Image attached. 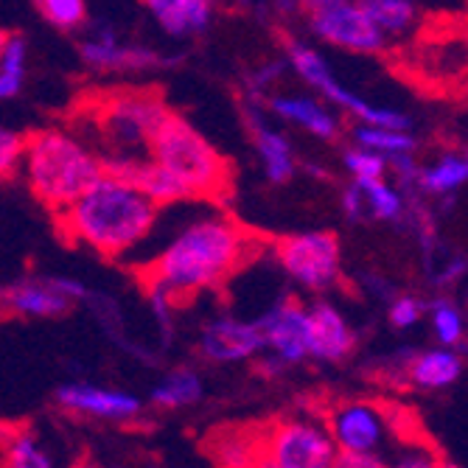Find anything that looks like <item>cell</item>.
Instances as JSON below:
<instances>
[{"mask_svg":"<svg viewBox=\"0 0 468 468\" xmlns=\"http://www.w3.org/2000/svg\"><path fill=\"white\" fill-rule=\"evenodd\" d=\"M267 244H272V236L225 214L188 228L160 259L135 264L130 272L157 309H163V303L186 306L205 289L219 292L233 275L259 259Z\"/></svg>","mask_w":468,"mask_h":468,"instance_id":"1","label":"cell"},{"mask_svg":"<svg viewBox=\"0 0 468 468\" xmlns=\"http://www.w3.org/2000/svg\"><path fill=\"white\" fill-rule=\"evenodd\" d=\"M157 210L160 202L146 191L104 175L96 188L54 214V228L65 244H88L101 259H118L152 230Z\"/></svg>","mask_w":468,"mask_h":468,"instance_id":"2","label":"cell"},{"mask_svg":"<svg viewBox=\"0 0 468 468\" xmlns=\"http://www.w3.org/2000/svg\"><path fill=\"white\" fill-rule=\"evenodd\" d=\"M172 112L163 99V88H99L84 90L65 112L73 133L93 138L99 157H141L157 126Z\"/></svg>","mask_w":468,"mask_h":468,"instance_id":"3","label":"cell"},{"mask_svg":"<svg viewBox=\"0 0 468 468\" xmlns=\"http://www.w3.org/2000/svg\"><path fill=\"white\" fill-rule=\"evenodd\" d=\"M399 79L435 99L460 101L468 76V15H432L407 48L390 57Z\"/></svg>","mask_w":468,"mask_h":468,"instance_id":"4","label":"cell"},{"mask_svg":"<svg viewBox=\"0 0 468 468\" xmlns=\"http://www.w3.org/2000/svg\"><path fill=\"white\" fill-rule=\"evenodd\" d=\"M26 175L34 199L54 217L104 180V165L99 154L84 149L70 135L34 130L28 133Z\"/></svg>","mask_w":468,"mask_h":468,"instance_id":"5","label":"cell"},{"mask_svg":"<svg viewBox=\"0 0 468 468\" xmlns=\"http://www.w3.org/2000/svg\"><path fill=\"white\" fill-rule=\"evenodd\" d=\"M149 157L168 168L177 180H183L194 199L228 205L236 194L233 160L219 154L177 112H168L165 121L157 126L149 144Z\"/></svg>","mask_w":468,"mask_h":468,"instance_id":"6","label":"cell"},{"mask_svg":"<svg viewBox=\"0 0 468 468\" xmlns=\"http://www.w3.org/2000/svg\"><path fill=\"white\" fill-rule=\"evenodd\" d=\"M334 443L309 423L286 415L264 418L261 465L267 468H328L334 465Z\"/></svg>","mask_w":468,"mask_h":468,"instance_id":"7","label":"cell"},{"mask_svg":"<svg viewBox=\"0 0 468 468\" xmlns=\"http://www.w3.org/2000/svg\"><path fill=\"white\" fill-rule=\"evenodd\" d=\"M312 412L323 418L339 449L373 452L390 432L385 399H323Z\"/></svg>","mask_w":468,"mask_h":468,"instance_id":"8","label":"cell"},{"mask_svg":"<svg viewBox=\"0 0 468 468\" xmlns=\"http://www.w3.org/2000/svg\"><path fill=\"white\" fill-rule=\"evenodd\" d=\"M272 252L286 272L312 289H328L339 281V241L328 230L272 236Z\"/></svg>","mask_w":468,"mask_h":468,"instance_id":"9","label":"cell"},{"mask_svg":"<svg viewBox=\"0 0 468 468\" xmlns=\"http://www.w3.org/2000/svg\"><path fill=\"white\" fill-rule=\"evenodd\" d=\"M286 48L292 51V62H294L297 70L303 73V79H309V84L320 88V90H323L328 99H334L336 104H343L348 112H354V115L370 121L373 126H388V130H404V126L410 123V121H407L404 115H399V112H390V110H373V107H367L365 101H359L356 96L346 93V90L334 81V76L328 73L325 62H323L314 51L303 48L301 42L286 39Z\"/></svg>","mask_w":468,"mask_h":468,"instance_id":"10","label":"cell"},{"mask_svg":"<svg viewBox=\"0 0 468 468\" xmlns=\"http://www.w3.org/2000/svg\"><path fill=\"white\" fill-rule=\"evenodd\" d=\"M312 26L323 39L334 42V46L351 48V51L370 54L385 46V42H381V26L365 12V6H351L348 0L314 15Z\"/></svg>","mask_w":468,"mask_h":468,"instance_id":"11","label":"cell"},{"mask_svg":"<svg viewBox=\"0 0 468 468\" xmlns=\"http://www.w3.org/2000/svg\"><path fill=\"white\" fill-rule=\"evenodd\" d=\"M264 418L230 420L214 427L199 443V449L217 465H261Z\"/></svg>","mask_w":468,"mask_h":468,"instance_id":"12","label":"cell"},{"mask_svg":"<svg viewBox=\"0 0 468 468\" xmlns=\"http://www.w3.org/2000/svg\"><path fill=\"white\" fill-rule=\"evenodd\" d=\"M259 325L267 336V343L283 359L297 362L309 351V312L301 306V301H297L294 294H289Z\"/></svg>","mask_w":468,"mask_h":468,"instance_id":"13","label":"cell"},{"mask_svg":"<svg viewBox=\"0 0 468 468\" xmlns=\"http://www.w3.org/2000/svg\"><path fill=\"white\" fill-rule=\"evenodd\" d=\"M76 297L65 292L57 281L48 286L39 283H17L4 292V312L6 317L23 314V317H62L73 309Z\"/></svg>","mask_w":468,"mask_h":468,"instance_id":"14","label":"cell"},{"mask_svg":"<svg viewBox=\"0 0 468 468\" xmlns=\"http://www.w3.org/2000/svg\"><path fill=\"white\" fill-rule=\"evenodd\" d=\"M267 343V336L261 331V325H247V323H230V320H222V323H214L205 336H202V351L210 356V359H219V362H228V359H244L250 356L255 348H261Z\"/></svg>","mask_w":468,"mask_h":468,"instance_id":"15","label":"cell"},{"mask_svg":"<svg viewBox=\"0 0 468 468\" xmlns=\"http://www.w3.org/2000/svg\"><path fill=\"white\" fill-rule=\"evenodd\" d=\"M356 346V336L348 331L331 306L317 303L309 312V351L320 359H346Z\"/></svg>","mask_w":468,"mask_h":468,"instance_id":"16","label":"cell"},{"mask_svg":"<svg viewBox=\"0 0 468 468\" xmlns=\"http://www.w3.org/2000/svg\"><path fill=\"white\" fill-rule=\"evenodd\" d=\"M59 404L68 410L79 412H90V415H104V418H126L138 412V401L121 393H107L96 388H84V385H70L57 393Z\"/></svg>","mask_w":468,"mask_h":468,"instance_id":"17","label":"cell"},{"mask_svg":"<svg viewBox=\"0 0 468 468\" xmlns=\"http://www.w3.org/2000/svg\"><path fill=\"white\" fill-rule=\"evenodd\" d=\"M144 4L168 34L199 31L210 17V0H144Z\"/></svg>","mask_w":468,"mask_h":468,"instance_id":"18","label":"cell"},{"mask_svg":"<svg viewBox=\"0 0 468 468\" xmlns=\"http://www.w3.org/2000/svg\"><path fill=\"white\" fill-rule=\"evenodd\" d=\"M460 376V359L449 351H432L412 359L410 378L420 388H446Z\"/></svg>","mask_w":468,"mask_h":468,"instance_id":"19","label":"cell"},{"mask_svg":"<svg viewBox=\"0 0 468 468\" xmlns=\"http://www.w3.org/2000/svg\"><path fill=\"white\" fill-rule=\"evenodd\" d=\"M4 465H17V468L48 465V457H42L34 441V432L26 423H17V432H15V423H4Z\"/></svg>","mask_w":468,"mask_h":468,"instance_id":"20","label":"cell"},{"mask_svg":"<svg viewBox=\"0 0 468 468\" xmlns=\"http://www.w3.org/2000/svg\"><path fill=\"white\" fill-rule=\"evenodd\" d=\"M0 51H4V62H0V96L12 99V96H17L20 84H23L26 42L17 31H4V37H0Z\"/></svg>","mask_w":468,"mask_h":468,"instance_id":"21","label":"cell"},{"mask_svg":"<svg viewBox=\"0 0 468 468\" xmlns=\"http://www.w3.org/2000/svg\"><path fill=\"white\" fill-rule=\"evenodd\" d=\"M81 54L90 65L96 68H110V70H121V68H146L154 62L152 54L146 51H133V48H115L110 39L104 42H90V46H81Z\"/></svg>","mask_w":468,"mask_h":468,"instance_id":"22","label":"cell"},{"mask_svg":"<svg viewBox=\"0 0 468 468\" xmlns=\"http://www.w3.org/2000/svg\"><path fill=\"white\" fill-rule=\"evenodd\" d=\"M275 110L297 123L309 126V130L320 138H336V126L331 121V115H325L314 101H306V99H278L275 101Z\"/></svg>","mask_w":468,"mask_h":468,"instance_id":"23","label":"cell"},{"mask_svg":"<svg viewBox=\"0 0 468 468\" xmlns=\"http://www.w3.org/2000/svg\"><path fill=\"white\" fill-rule=\"evenodd\" d=\"M199 378L191 373H175L172 378H165L163 385L154 390L152 401L157 407H183L199 399Z\"/></svg>","mask_w":468,"mask_h":468,"instance_id":"24","label":"cell"},{"mask_svg":"<svg viewBox=\"0 0 468 468\" xmlns=\"http://www.w3.org/2000/svg\"><path fill=\"white\" fill-rule=\"evenodd\" d=\"M255 138H259V149L267 160V175L275 183H283L292 175V160H289V146L283 138L267 133V130H255Z\"/></svg>","mask_w":468,"mask_h":468,"instance_id":"25","label":"cell"},{"mask_svg":"<svg viewBox=\"0 0 468 468\" xmlns=\"http://www.w3.org/2000/svg\"><path fill=\"white\" fill-rule=\"evenodd\" d=\"M365 12L388 31H401L410 26L412 20V6L407 4V0H365Z\"/></svg>","mask_w":468,"mask_h":468,"instance_id":"26","label":"cell"},{"mask_svg":"<svg viewBox=\"0 0 468 468\" xmlns=\"http://www.w3.org/2000/svg\"><path fill=\"white\" fill-rule=\"evenodd\" d=\"M42 17L51 20L59 28H76L88 20V9H84V0H34Z\"/></svg>","mask_w":468,"mask_h":468,"instance_id":"27","label":"cell"},{"mask_svg":"<svg viewBox=\"0 0 468 468\" xmlns=\"http://www.w3.org/2000/svg\"><path fill=\"white\" fill-rule=\"evenodd\" d=\"M356 186H359V191L370 199V207H373V214H376V217H385V219L399 217L401 199H399V194H393L388 186H381L378 180H367V177H356Z\"/></svg>","mask_w":468,"mask_h":468,"instance_id":"28","label":"cell"},{"mask_svg":"<svg viewBox=\"0 0 468 468\" xmlns=\"http://www.w3.org/2000/svg\"><path fill=\"white\" fill-rule=\"evenodd\" d=\"M423 186H427L430 191H449L454 186H460L463 180H468V160H443L438 168H432V172L420 175Z\"/></svg>","mask_w":468,"mask_h":468,"instance_id":"29","label":"cell"},{"mask_svg":"<svg viewBox=\"0 0 468 468\" xmlns=\"http://www.w3.org/2000/svg\"><path fill=\"white\" fill-rule=\"evenodd\" d=\"M28 152V133L15 135L4 133L0 135V168H4V183H12L15 172H20V163L26 160Z\"/></svg>","mask_w":468,"mask_h":468,"instance_id":"30","label":"cell"},{"mask_svg":"<svg viewBox=\"0 0 468 468\" xmlns=\"http://www.w3.org/2000/svg\"><path fill=\"white\" fill-rule=\"evenodd\" d=\"M356 138L365 146H376L385 152H410L415 146V141L410 135H401L399 130H388V126H370V130H356Z\"/></svg>","mask_w":468,"mask_h":468,"instance_id":"31","label":"cell"},{"mask_svg":"<svg viewBox=\"0 0 468 468\" xmlns=\"http://www.w3.org/2000/svg\"><path fill=\"white\" fill-rule=\"evenodd\" d=\"M435 328H438L441 343H449V346L460 343V336H463V323H460V314H457L452 306L441 303V306L435 309Z\"/></svg>","mask_w":468,"mask_h":468,"instance_id":"32","label":"cell"},{"mask_svg":"<svg viewBox=\"0 0 468 468\" xmlns=\"http://www.w3.org/2000/svg\"><path fill=\"white\" fill-rule=\"evenodd\" d=\"M348 165L356 177H367V180H378L381 172H385V160L376 154H365V152H351Z\"/></svg>","mask_w":468,"mask_h":468,"instance_id":"33","label":"cell"},{"mask_svg":"<svg viewBox=\"0 0 468 468\" xmlns=\"http://www.w3.org/2000/svg\"><path fill=\"white\" fill-rule=\"evenodd\" d=\"M334 465L339 468H378L385 465V460H378L373 452H356V449H339Z\"/></svg>","mask_w":468,"mask_h":468,"instance_id":"34","label":"cell"},{"mask_svg":"<svg viewBox=\"0 0 468 468\" xmlns=\"http://www.w3.org/2000/svg\"><path fill=\"white\" fill-rule=\"evenodd\" d=\"M418 314H420V303L412 301V297H404V301H399V303L393 306V312H390V317H393V323H396L399 328L412 325V323L418 320Z\"/></svg>","mask_w":468,"mask_h":468,"instance_id":"35","label":"cell"},{"mask_svg":"<svg viewBox=\"0 0 468 468\" xmlns=\"http://www.w3.org/2000/svg\"><path fill=\"white\" fill-rule=\"evenodd\" d=\"M336 4H346V0H301V6H303V12H306L309 17L325 12V9H331V6H336Z\"/></svg>","mask_w":468,"mask_h":468,"instance_id":"36","label":"cell"},{"mask_svg":"<svg viewBox=\"0 0 468 468\" xmlns=\"http://www.w3.org/2000/svg\"><path fill=\"white\" fill-rule=\"evenodd\" d=\"M457 104L468 110V76H465V84H463V93H460V101Z\"/></svg>","mask_w":468,"mask_h":468,"instance_id":"37","label":"cell"}]
</instances>
